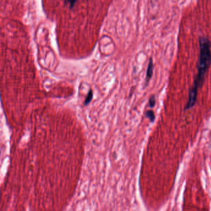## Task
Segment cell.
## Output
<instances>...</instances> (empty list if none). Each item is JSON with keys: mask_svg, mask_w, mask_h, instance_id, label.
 <instances>
[{"mask_svg": "<svg viewBox=\"0 0 211 211\" xmlns=\"http://www.w3.org/2000/svg\"><path fill=\"white\" fill-rule=\"evenodd\" d=\"M199 42V57L197 66V73L193 86L189 90L185 110H189L195 105L198 90L202 87L206 74L211 65V42L210 40L206 37H200Z\"/></svg>", "mask_w": 211, "mask_h": 211, "instance_id": "obj_1", "label": "cell"}, {"mask_svg": "<svg viewBox=\"0 0 211 211\" xmlns=\"http://www.w3.org/2000/svg\"><path fill=\"white\" fill-rule=\"evenodd\" d=\"M153 73H154V62H153V59L152 58H150L147 68L146 83H145L146 85H147L150 81V79L152 78L153 76Z\"/></svg>", "mask_w": 211, "mask_h": 211, "instance_id": "obj_2", "label": "cell"}, {"mask_svg": "<svg viewBox=\"0 0 211 211\" xmlns=\"http://www.w3.org/2000/svg\"><path fill=\"white\" fill-rule=\"evenodd\" d=\"M93 97V91L92 89H90L89 90V92L87 93V95L86 97V99L84 102V105H87L90 102H91V100L92 99Z\"/></svg>", "mask_w": 211, "mask_h": 211, "instance_id": "obj_3", "label": "cell"}, {"mask_svg": "<svg viewBox=\"0 0 211 211\" xmlns=\"http://www.w3.org/2000/svg\"><path fill=\"white\" fill-rule=\"evenodd\" d=\"M146 116L150 119V121L151 122H153L155 118V115L154 114V112L152 110H148L146 112Z\"/></svg>", "mask_w": 211, "mask_h": 211, "instance_id": "obj_4", "label": "cell"}, {"mask_svg": "<svg viewBox=\"0 0 211 211\" xmlns=\"http://www.w3.org/2000/svg\"><path fill=\"white\" fill-rule=\"evenodd\" d=\"M156 104V98L155 95H152L150 97L149 100V106L150 108H154L155 105Z\"/></svg>", "mask_w": 211, "mask_h": 211, "instance_id": "obj_5", "label": "cell"}, {"mask_svg": "<svg viewBox=\"0 0 211 211\" xmlns=\"http://www.w3.org/2000/svg\"><path fill=\"white\" fill-rule=\"evenodd\" d=\"M67 2L70 3V6H71V8H72L74 6V5L77 2V1H74V0H73V1H68Z\"/></svg>", "mask_w": 211, "mask_h": 211, "instance_id": "obj_6", "label": "cell"}]
</instances>
